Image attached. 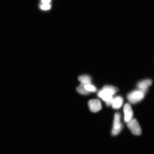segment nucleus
Listing matches in <instances>:
<instances>
[{
  "mask_svg": "<svg viewBox=\"0 0 154 154\" xmlns=\"http://www.w3.org/2000/svg\"><path fill=\"white\" fill-rule=\"evenodd\" d=\"M118 91L116 87L111 85H106L103 89L98 92L97 96L103 100L108 106H111L114 97L113 96Z\"/></svg>",
  "mask_w": 154,
  "mask_h": 154,
  "instance_id": "1",
  "label": "nucleus"
},
{
  "mask_svg": "<svg viewBox=\"0 0 154 154\" xmlns=\"http://www.w3.org/2000/svg\"><path fill=\"white\" fill-rule=\"evenodd\" d=\"M144 92L140 90H134L128 94V101L132 104L139 103L144 98Z\"/></svg>",
  "mask_w": 154,
  "mask_h": 154,
  "instance_id": "2",
  "label": "nucleus"
},
{
  "mask_svg": "<svg viewBox=\"0 0 154 154\" xmlns=\"http://www.w3.org/2000/svg\"><path fill=\"white\" fill-rule=\"evenodd\" d=\"M121 115L120 113H116L113 120V127L112 130V134L116 136L118 134L122 128V125L121 121Z\"/></svg>",
  "mask_w": 154,
  "mask_h": 154,
  "instance_id": "3",
  "label": "nucleus"
},
{
  "mask_svg": "<svg viewBox=\"0 0 154 154\" xmlns=\"http://www.w3.org/2000/svg\"><path fill=\"white\" fill-rule=\"evenodd\" d=\"M127 126L133 134L136 136H140L142 134V130L139 123L135 119L132 120L127 123Z\"/></svg>",
  "mask_w": 154,
  "mask_h": 154,
  "instance_id": "4",
  "label": "nucleus"
},
{
  "mask_svg": "<svg viewBox=\"0 0 154 154\" xmlns=\"http://www.w3.org/2000/svg\"><path fill=\"white\" fill-rule=\"evenodd\" d=\"M88 106L90 111L94 113L100 110L102 108L101 101L97 99L90 100L88 102Z\"/></svg>",
  "mask_w": 154,
  "mask_h": 154,
  "instance_id": "5",
  "label": "nucleus"
},
{
  "mask_svg": "<svg viewBox=\"0 0 154 154\" xmlns=\"http://www.w3.org/2000/svg\"><path fill=\"white\" fill-rule=\"evenodd\" d=\"M124 121L126 123L132 120L133 117V112L131 105L128 103H126L124 108Z\"/></svg>",
  "mask_w": 154,
  "mask_h": 154,
  "instance_id": "6",
  "label": "nucleus"
},
{
  "mask_svg": "<svg viewBox=\"0 0 154 154\" xmlns=\"http://www.w3.org/2000/svg\"><path fill=\"white\" fill-rule=\"evenodd\" d=\"M152 83V81L151 79H147L138 82L137 85V87L138 90H141L145 93L146 91H147L148 88L151 85Z\"/></svg>",
  "mask_w": 154,
  "mask_h": 154,
  "instance_id": "7",
  "label": "nucleus"
},
{
  "mask_svg": "<svg viewBox=\"0 0 154 154\" xmlns=\"http://www.w3.org/2000/svg\"><path fill=\"white\" fill-rule=\"evenodd\" d=\"M123 103V99L120 96H117L114 98L111 106L113 109H118L122 106Z\"/></svg>",
  "mask_w": 154,
  "mask_h": 154,
  "instance_id": "8",
  "label": "nucleus"
},
{
  "mask_svg": "<svg viewBox=\"0 0 154 154\" xmlns=\"http://www.w3.org/2000/svg\"><path fill=\"white\" fill-rule=\"evenodd\" d=\"M78 80L81 84L85 85L91 83V79L90 77L87 75L80 76L79 77Z\"/></svg>",
  "mask_w": 154,
  "mask_h": 154,
  "instance_id": "9",
  "label": "nucleus"
},
{
  "mask_svg": "<svg viewBox=\"0 0 154 154\" xmlns=\"http://www.w3.org/2000/svg\"><path fill=\"white\" fill-rule=\"evenodd\" d=\"M76 91L78 93L82 95H87L89 94V92L86 91L84 85L81 84L77 87Z\"/></svg>",
  "mask_w": 154,
  "mask_h": 154,
  "instance_id": "10",
  "label": "nucleus"
},
{
  "mask_svg": "<svg viewBox=\"0 0 154 154\" xmlns=\"http://www.w3.org/2000/svg\"><path fill=\"white\" fill-rule=\"evenodd\" d=\"M84 87L86 91L89 92H95L97 90L96 87L91 83L85 85H84Z\"/></svg>",
  "mask_w": 154,
  "mask_h": 154,
  "instance_id": "11",
  "label": "nucleus"
},
{
  "mask_svg": "<svg viewBox=\"0 0 154 154\" xmlns=\"http://www.w3.org/2000/svg\"><path fill=\"white\" fill-rule=\"evenodd\" d=\"M51 6L49 3H43L40 8L42 10H48L51 8Z\"/></svg>",
  "mask_w": 154,
  "mask_h": 154,
  "instance_id": "12",
  "label": "nucleus"
},
{
  "mask_svg": "<svg viewBox=\"0 0 154 154\" xmlns=\"http://www.w3.org/2000/svg\"><path fill=\"white\" fill-rule=\"evenodd\" d=\"M43 3H49L51 2V0H41Z\"/></svg>",
  "mask_w": 154,
  "mask_h": 154,
  "instance_id": "13",
  "label": "nucleus"
}]
</instances>
